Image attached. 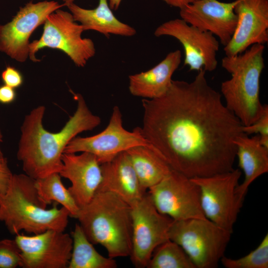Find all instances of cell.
I'll return each instance as SVG.
<instances>
[{
	"mask_svg": "<svg viewBox=\"0 0 268 268\" xmlns=\"http://www.w3.org/2000/svg\"><path fill=\"white\" fill-rule=\"evenodd\" d=\"M131 206L132 241L129 257L135 267L144 268L154 250L169 239V230L173 220L158 211L148 192Z\"/></svg>",
	"mask_w": 268,
	"mask_h": 268,
	"instance_id": "obj_8",
	"label": "cell"
},
{
	"mask_svg": "<svg viewBox=\"0 0 268 268\" xmlns=\"http://www.w3.org/2000/svg\"><path fill=\"white\" fill-rule=\"evenodd\" d=\"M168 5L181 9L199 0H162Z\"/></svg>",
	"mask_w": 268,
	"mask_h": 268,
	"instance_id": "obj_32",
	"label": "cell"
},
{
	"mask_svg": "<svg viewBox=\"0 0 268 268\" xmlns=\"http://www.w3.org/2000/svg\"><path fill=\"white\" fill-rule=\"evenodd\" d=\"M1 77L4 84L14 89L19 87L23 83L21 73L11 66L6 67L2 71Z\"/></svg>",
	"mask_w": 268,
	"mask_h": 268,
	"instance_id": "obj_29",
	"label": "cell"
},
{
	"mask_svg": "<svg viewBox=\"0 0 268 268\" xmlns=\"http://www.w3.org/2000/svg\"><path fill=\"white\" fill-rule=\"evenodd\" d=\"M150 144L142 135L140 128H135L132 132L124 128L121 112L115 106L109 124L102 132L88 137L75 136L67 145L64 153L89 152L102 164L133 147Z\"/></svg>",
	"mask_w": 268,
	"mask_h": 268,
	"instance_id": "obj_11",
	"label": "cell"
},
{
	"mask_svg": "<svg viewBox=\"0 0 268 268\" xmlns=\"http://www.w3.org/2000/svg\"><path fill=\"white\" fill-rule=\"evenodd\" d=\"M102 180L97 191L108 192L131 206L146 193L142 189L126 151L101 164Z\"/></svg>",
	"mask_w": 268,
	"mask_h": 268,
	"instance_id": "obj_18",
	"label": "cell"
},
{
	"mask_svg": "<svg viewBox=\"0 0 268 268\" xmlns=\"http://www.w3.org/2000/svg\"><path fill=\"white\" fill-rule=\"evenodd\" d=\"M109 5L112 10H117L122 0H107Z\"/></svg>",
	"mask_w": 268,
	"mask_h": 268,
	"instance_id": "obj_33",
	"label": "cell"
},
{
	"mask_svg": "<svg viewBox=\"0 0 268 268\" xmlns=\"http://www.w3.org/2000/svg\"><path fill=\"white\" fill-rule=\"evenodd\" d=\"M142 190L147 192L172 170L151 144L137 145L126 151Z\"/></svg>",
	"mask_w": 268,
	"mask_h": 268,
	"instance_id": "obj_22",
	"label": "cell"
},
{
	"mask_svg": "<svg viewBox=\"0 0 268 268\" xmlns=\"http://www.w3.org/2000/svg\"><path fill=\"white\" fill-rule=\"evenodd\" d=\"M201 69L193 81L172 80L162 96L143 99V137L172 169L189 178L231 171L243 125Z\"/></svg>",
	"mask_w": 268,
	"mask_h": 268,
	"instance_id": "obj_1",
	"label": "cell"
},
{
	"mask_svg": "<svg viewBox=\"0 0 268 268\" xmlns=\"http://www.w3.org/2000/svg\"><path fill=\"white\" fill-rule=\"evenodd\" d=\"M64 6L54 0H45L30 1L21 7L10 22L0 25V51L17 62H25L32 33L50 14Z\"/></svg>",
	"mask_w": 268,
	"mask_h": 268,
	"instance_id": "obj_12",
	"label": "cell"
},
{
	"mask_svg": "<svg viewBox=\"0 0 268 268\" xmlns=\"http://www.w3.org/2000/svg\"><path fill=\"white\" fill-rule=\"evenodd\" d=\"M220 262L226 268H268V234L255 249L246 256L236 259L224 256Z\"/></svg>",
	"mask_w": 268,
	"mask_h": 268,
	"instance_id": "obj_26",
	"label": "cell"
},
{
	"mask_svg": "<svg viewBox=\"0 0 268 268\" xmlns=\"http://www.w3.org/2000/svg\"><path fill=\"white\" fill-rule=\"evenodd\" d=\"M63 2L65 6H67L69 4L73 3L75 0H61Z\"/></svg>",
	"mask_w": 268,
	"mask_h": 268,
	"instance_id": "obj_34",
	"label": "cell"
},
{
	"mask_svg": "<svg viewBox=\"0 0 268 268\" xmlns=\"http://www.w3.org/2000/svg\"><path fill=\"white\" fill-rule=\"evenodd\" d=\"M235 0H199L180 9V16L188 24L211 33L224 47L231 40L237 23Z\"/></svg>",
	"mask_w": 268,
	"mask_h": 268,
	"instance_id": "obj_16",
	"label": "cell"
},
{
	"mask_svg": "<svg viewBox=\"0 0 268 268\" xmlns=\"http://www.w3.org/2000/svg\"><path fill=\"white\" fill-rule=\"evenodd\" d=\"M62 160L59 174L71 182L67 189L80 209L91 200L100 186L101 164L94 155L87 152L63 153Z\"/></svg>",
	"mask_w": 268,
	"mask_h": 268,
	"instance_id": "obj_17",
	"label": "cell"
},
{
	"mask_svg": "<svg viewBox=\"0 0 268 268\" xmlns=\"http://www.w3.org/2000/svg\"><path fill=\"white\" fill-rule=\"evenodd\" d=\"M7 163V159L6 158L0 157V164L6 163Z\"/></svg>",
	"mask_w": 268,
	"mask_h": 268,
	"instance_id": "obj_36",
	"label": "cell"
},
{
	"mask_svg": "<svg viewBox=\"0 0 268 268\" xmlns=\"http://www.w3.org/2000/svg\"><path fill=\"white\" fill-rule=\"evenodd\" d=\"M265 48L264 45L254 44L237 55L225 56L221 61L222 67L231 77L221 83V94L226 107L243 126L255 122L264 109L260 90Z\"/></svg>",
	"mask_w": 268,
	"mask_h": 268,
	"instance_id": "obj_5",
	"label": "cell"
},
{
	"mask_svg": "<svg viewBox=\"0 0 268 268\" xmlns=\"http://www.w3.org/2000/svg\"><path fill=\"white\" fill-rule=\"evenodd\" d=\"M239 166L244 174V180L236 188L237 202L242 207L250 185L257 178L268 172V149L260 143L259 135L245 134L235 141Z\"/></svg>",
	"mask_w": 268,
	"mask_h": 268,
	"instance_id": "obj_20",
	"label": "cell"
},
{
	"mask_svg": "<svg viewBox=\"0 0 268 268\" xmlns=\"http://www.w3.org/2000/svg\"><path fill=\"white\" fill-rule=\"evenodd\" d=\"M59 173H54L36 180V186L41 199L47 204L56 202L69 212L70 217L76 218L79 208L67 189L64 185Z\"/></svg>",
	"mask_w": 268,
	"mask_h": 268,
	"instance_id": "obj_24",
	"label": "cell"
},
{
	"mask_svg": "<svg viewBox=\"0 0 268 268\" xmlns=\"http://www.w3.org/2000/svg\"><path fill=\"white\" fill-rule=\"evenodd\" d=\"M243 133L248 135L259 134L261 138H268V106L265 104L260 117L253 124L242 127Z\"/></svg>",
	"mask_w": 268,
	"mask_h": 268,
	"instance_id": "obj_28",
	"label": "cell"
},
{
	"mask_svg": "<svg viewBox=\"0 0 268 268\" xmlns=\"http://www.w3.org/2000/svg\"><path fill=\"white\" fill-rule=\"evenodd\" d=\"M84 31L70 12L59 8L47 17L40 38L30 43L29 58L39 62L35 55L39 50L56 49L65 53L77 67H83L96 53L93 41L82 37Z\"/></svg>",
	"mask_w": 268,
	"mask_h": 268,
	"instance_id": "obj_7",
	"label": "cell"
},
{
	"mask_svg": "<svg viewBox=\"0 0 268 268\" xmlns=\"http://www.w3.org/2000/svg\"><path fill=\"white\" fill-rule=\"evenodd\" d=\"M241 172L238 169L213 175L191 178L199 187L205 217L233 233L241 207L235 194Z\"/></svg>",
	"mask_w": 268,
	"mask_h": 268,
	"instance_id": "obj_9",
	"label": "cell"
},
{
	"mask_svg": "<svg viewBox=\"0 0 268 268\" xmlns=\"http://www.w3.org/2000/svg\"><path fill=\"white\" fill-rule=\"evenodd\" d=\"M146 268H196L182 248L170 239L154 250Z\"/></svg>",
	"mask_w": 268,
	"mask_h": 268,
	"instance_id": "obj_25",
	"label": "cell"
},
{
	"mask_svg": "<svg viewBox=\"0 0 268 268\" xmlns=\"http://www.w3.org/2000/svg\"><path fill=\"white\" fill-rule=\"evenodd\" d=\"M16 93L14 88L5 84L0 86V103L9 104L16 99Z\"/></svg>",
	"mask_w": 268,
	"mask_h": 268,
	"instance_id": "obj_31",
	"label": "cell"
},
{
	"mask_svg": "<svg viewBox=\"0 0 268 268\" xmlns=\"http://www.w3.org/2000/svg\"><path fill=\"white\" fill-rule=\"evenodd\" d=\"M237 17L235 31L224 47L226 56L243 53L254 44L268 42V0H234Z\"/></svg>",
	"mask_w": 268,
	"mask_h": 268,
	"instance_id": "obj_15",
	"label": "cell"
},
{
	"mask_svg": "<svg viewBox=\"0 0 268 268\" xmlns=\"http://www.w3.org/2000/svg\"><path fill=\"white\" fill-rule=\"evenodd\" d=\"M14 240L21 252V268H68L72 239L65 231L49 230L30 236L19 233Z\"/></svg>",
	"mask_w": 268,
	"mask_h": 268,
	"instance_id": "obj_14",
	"label": "cell"
},
{
	"mask_svg": "<svg viewBox=\"0 0 268 268\" xmlns=\"http://www.w3.org/2000/svg\"><path fill=\"white\" fill-rule=\"evenodd\" d=\"M182 53L177 50L151 68L129 76V89L132 95L152 99L163 95L170 88L172 76L179 67Z\"/></svg>",
	"mask_w": 268,
	"mask_h": 268,
	"instance_id": "obj_19",
	"label": "cell"
},
{
	"mask_svg": "<svg viewBox=\"0 0 268 268\" xmlns=\"http://www.w3.org/2000/svg\"><path fill=\"white\" fill-rule=\"evenodd\" d=\"M67 7L74 20L80 23L84 31H96L107 37L110 35L131 37L136 33L134 27L115 16L107 0H99L98 5L93 9L81 7L74 2Z\"/></svg>",
	"mask_w": 268,
	"mask_h": 268,
	"instance_id": "obj_21",
	"label": "cell"
},
{
	"mask_svg": "<svg viewBox=\"0 0 268 268\" xmlns=\"http://www.w3.org/2000/svg\"><path fill=\"white\" fill-rule=\"evenodd\" d=\"M57 204L47 209L38 195L36 180L26 174H14L6 192L0 193V221L15 235L22 231L32 234L49 230L65 231L69 212Z\"/></svg>",
	"mask_w": 268,
	"mask_h": 268,
	"instance_id": "obj_3",
	"label": "cell"
},
{
	"mask_svg": "<svg viewBox=\"0 0 268 268\" xmlns=\"http://www.w3.org/2000/svg\"><path fill=\"white\" fill-rule=\"evenodd\" d=\"M147 192L158 211L173 220L206 218L201 207L199 186L177 171L172 169Z\"/></svg>",
	"mask_w": 268,
	"mask_h": 268,
	"instance_id": "obj_10",
	"label": "cell"
},
{
	"mask_svg": "<svg viewBox=\"0 0 268 268\" xmlns=\"http://www.w3.org/2000/svg\"><path fill=\"white\" fill-rule=\"evenodd\" d=\"M13 174L7 166V163L0 164V193L4 194L9 186Z\"/></svg>",
	"mask_w": 268,
	"mask_h": 268,
	"instance_id": "obj_30",
	"label": "cell"
},
{
	"mask_svg": "<svg viewBox=\"0 0 268 268\" xmlns=\"http://www.w3.org/2000/svg\"><path fill=\"white\" fill-rule=\"evenodd\" d=\"M77 108L62 130L51 133L44 129L43 119L45 107H36L26 115L21 127L17 152L25 174L36 180L60 172L62 156L68 143L80 133L91 131L101 123L92 114L83 96L71 91Z\"/></svg>",
	"mask_w": 268,
	"mask_h": 268,
	"instance_id": "obj_2",
	"label": "cell"
},
{
	"mask_svg": "<svg viewBox=\"0 0 268 268\" xmlns=\"http://www.w3.org/2000/svg\"><path fill=\"white\" fill-rule=\"evenodd\" d=\"M2 142V134L0 129V157H3V153L0 148V143Z\"/></svg>",
	"mask_w": 268,
	"mask_h": 268,
	"instance_id": "obj_35",
	"label": "cell"
},
{
	"mask_svg": "<svg viewBox=\"0 0 268 268\" xmlns=\"http://www.w3.org/2000/svg\"><path fill=\"white\" fill-rule=\"evenodd\" d=\"M232 234L207 218H192L173 220L168 236L182 248L196 268H215Z\"/></svg>",
	"mask_w": 268,
	"mask_h": 268,
	"instance_id": "obj_6",
	"label": "cell"
},
{
	"mask_svg": "<svg viewBox=\"0 0 268 268\" xmlns=\"http://www.w3.org/2000/svg\"><path fill=\"white\" fill-rule=\"evenodd\" d=\"M157 37L168 36L176 39L184 50V66L190 70L212 71L217 66L219 41L211 33L176 18L166 21L155 29Z\"/></svg>",
	"mask_w": 268,
	"mask_h": 268,
	"instance_id": "obj_13",
	"label": "cell"
},
{
	"mask_svg": "<svg viewBox=\"0 0 268 268\" xmlns=\"http://www.w3.org/2000/svg\"><path fill=\"white\" fill-rule=\"evenodd\" d=\"M22 267L21 252L15 240L0 241V268Z\"/></svg>",
	"mask_w": 268,
	"mask_h": 268,
	"instance_id": "obj_27",
	"label": "cell"
},
{
	"mask_svg": "<svg viewBox=\"0 0 268 268\" xmlns=\"http://www.w3.org/2000/svg\"><path fill=\"white\" fill-rule=\"evenodd\" d=\"M72 248L68 268H116L115 259L98 253L88 240L79 224L71 233Z\"/></svg>",
	"mask_w": 268,
	"mask_h": 268,
	"instance_id": "obj_23",
	"label": "cell"
},
{
	"mask_svg": "<svg viewBox=\"0 0 268 268\" xmlns=\"http://www.w3.org/2000/svg\"><path fill=\"white\" fill-rule=\"evenodd\" d=\"M88 240L106 250L109 257L130 256L132 251L131 205L115 194L97 191L76 218Z\"/></svg>",
	"mask_w": 268,
	"mask_h": 268,
	"instance_id": "obj_4",
	"label": "cell"
}]
</instances>
